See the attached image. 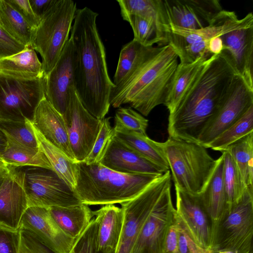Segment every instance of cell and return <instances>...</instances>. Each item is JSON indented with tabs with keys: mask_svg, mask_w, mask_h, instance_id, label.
Returning a JSON list of instances; mask_svg holds the SVG:
<instances>
[{
	"mask_svg": "<svg viewBox=\"0 0 253 253\" xmlns=\"http://www.w3.org/2000/svg\"><path fill=\"white\" fill-rule=\"evenodd\" d=\"M98 15L86 6L77 9L70 38L76 55V91L86 110L102 120L109 110L115 85L108 74L105 48L97 27Z\"/></svg>",
	"mask_w": 253,
	"mask_h": 253,
	"instance_id": "cell-1",
	"label": "cell"
},
{
	"mask_svg": "<svg viewBox=\"0 0 253 253\" xmlns=\"http://www.w3.org/2000/svg\"><path fill=\"white\" fill-rule=\"evenodd\" d=\"M236 74L224 52L212 55L174 110L169 113V137L197 143Z\"/></svg>",
	"mask_w": 253,
	"mask_h": 253,
	"instance_id": "cell-2",
	"label": "cell"
},
{
	"mask_svg": "<svg viewBox=\"0 0 253 253\" xmlns=\"http://www.w3.org/2000/svg\"><path fill=\"white\" fill-rule=\"evenodd\" d=\"M178 59L169 44L159 46L127 80L112 88L110 105L119 108L127 104L147 116L157 106L164 105Z\"/></svg>",
	"mask_w": 253,
	"mask_h": 253,
	"instance_id": "cell-3",
	"label": "cell"
},
{
	"mask_svg": "<svg viewBox=\"0 0 253 253\" xmlns=\"http://www.w3.org/2000/svg\"><path fill=\"white\" fill-rule=\"evenodd\" d=\"M76 163L74 190L82 203L88 206L121 204L128 201L163 175L126 174L113 170L99 163Z\"/></svg>",
	"mask_w": 253,
	"mask_h": 253,
	"instance_id": "cell-4",
	"label": "cell"
},
{
	"mask_svg": "<svg viewBox=\"0 0 253 253\" xmlns=\"http://www.w3.org/2000/svg\"><path fill=\"white\" fill-rule=\"evenodd\" d=\"M161 145L175 188L193 195L200 194L214 170L216 160L198 143L169 137Z\"/></svg>",
	"mask_w": 253,
	"mask_h": 253,
	"instance_id": "cell-5",
	"label": "cell"
},
{
	"mask_svg": "<svg viewBox=\"0 0 253 253\" xmlns=\"http://www.w3.org/2000/svg\"><path fill=\"white\" fill-rule=\"evenodd\" d=\"M77 9L72 0H57L33 30L30 46L42 57L44 76L53 68L70 38Z\"/></svg>",
	"mask_w": 253,
	"mask_h": 253,
	"instance_id": "cell-6",
	"label": "cell"
},
{
	"mask_svg": "<svg viewBox=\"0 0 253 253\" xmlns=\"http://www.w3.org/2000/svg\"><path fill=\"white\" fill-rule=\"evenodd\" d=\"M234 11L222 10L208 26L197 30L187 29L169 24L168 44L177 54L180 64H190L211 55L208 46L213 38L236 28L243 21Z\"/></svg>",
	"mask_w": 253,
	"mask_h": 253,
	"instance_id": "cell-7",
	"label": "cell"
},
{
	"mask_svg": "<svg viewBox=\"0 0 253 253\" xmlns=\"http://www.w3.org/2000/svg\"><path fill=\"white\" fill-rule=\"evenodd\" d=\"M253 235V186H249L215 229L212 252L252 253Z\"/></svg>",
	"mask_w": 253,
	"mask_h": 253,
	"instance_id": "cell-8",
	"label": "cell"
},
{
	"mask_svg": "<svg viewBox=\"0 0 253 253\" xmlns=\"http://www.w3.org/2000/svg\"><path fill=\"white\" fill-rule=\"evenodd\" d=\"M23 186L29 207H69L82 204L74 189L52 169L29 167L23 169Z\"/></svg>",
	"mask_w": 253,
	"mask_h": 253,
	"instance_id": "cell-9",
	"label": "cell"
},
{
	"mask_svg": "<svg viewBox=\"0 0 253 253\" xmlns=\"http://www.w3.org/2000/svg\"><path fill=\"white\" fill-rule=\"evenodd\" d=\"M44 98L43 77L25 80L0 75V120L32 122Z\"/></svg>",
	"mask_w": 253,
	"mask_h": 253,
	"instance_id": "cell-10",
	"label": "cell"
},
{
	"mask_svg": "<svg viewBox=\"0 0 253 253\" xmlns=\"http://www.w3.org/2000/svg\"><path fill=\"white\" fill-rule=\"evenodd\" d=\"M171 176L170 170H168L134 198L121 204L124 221L116 253H129L149 214L165 191L171 186Z\"/></svg>",
	"mask_w": 253,
	"mask_h": 253,
	"instance_id": "cell-11",
	"label": "cell"
},
{
	"mask_svg": "<svg viewBox=\"0 0 253 253\" xmlns=\"http://www.w3.org/2000/svg\"><path fill=\"white\" fill-rule=\"evenodd\" d=\"M253 106V90L240 76H234L216 113L199 136L197 143L205 147L240 119Z\"/></svg>",
	"mask_w": 253,
	"mask_h": 253,
	"instance_id": "cell-12",
	"label": "cell"
},
{
	"mask_svg": "<svg viewBox=\"0 0 253 253\" xmlns=\"http://www.w3.org/2000/svg\"><path fill=\"white\" fill-rule=\"evenodd\" d=\"M63 117L75 163L83 162L92 148L102 120L97 119L86 110L75 86L70 89L69 102Z\"/></svg>",
	"mask_w": 253,
	"mask_h": 253,
	"instance_id": "cell-13",
	"label": "cell"
},
{
	"mask_svg": "<svg viewBox=\"0 0 253 253\" xmlns=\"http://www.w3.org/2000/svg\"><path fill=\"white\" fill-rule=\"evenodd\" d=\"M170 190L171 186L165 191L159 199L129 253H164L167 235L174 221L176 212Z\"/></svg>",
	"mask_w": 253,
	"mask_h": 253,
	"instance_id": "cell-14",
	"label": "cell"
},
{
	"mask_svg": "<svg viewBox=\"0 0 253 253\" xmlns=\"http://www.w3.org/2000/svg\"><path fill=\"white\" fill-rule=\"evenodd\" d=\"M175 189L177 219L196 244L212 252V222L199 194L193 195L177 188Z\"/></svg>",
	"mask_w": 253,
	"mask_h": 253,
	"instance_id": "cell-15",
	"label": "cell"
},
{
	"mask_svg": "<svg viewBox=\"0 0 253 253\" xmlns=\"http://www.w3.org/2000/svg\"><path fill=\"white\" fill-rule=\"evenodd\" d=\"M76 51L70 37L56 63L43 77L45 97L62 116L68 107L70 89L75 86Z\"/></svg>",
	"mask_w": 253,
	"mask_h": 253,
	"instance_id": "cell-16",
	"label": "cell"
},
{
	"mask_svg": "<svg viewBox=\"0 0 253 253\" xmlns=\"http://www.w3.org/2000/svg\"><path fill=\"white\" fill-rule=\"evenodd\" d=\"M241 24L222 34L223 50L237 74L253 90V14H247Z\"/></svg>",
	"mask_w": 253,
	"mask_h": 253,
	"instance_id": "cell-17",
	"label": "cell"
},
{
	"mask_svg": "<svg viewBox=\"0 0 253 253\" xmlns=\"http://www.w3.org/2000/svg\"><path fill=\"white\" fill-rule=\"evenodd\" d=\"M20 228L33 233L54 253H72L76 239L63 232L48 208L28 207L22 217Z\"/></svg>",
	"mask_w": 253,
	"mask_h": 253,
	"instance_id": "cell-18",
	"label": "cell"
},
{
	"mask_svg": "<svg viewBox=\"0 0 253 253\" xmlns=\"http://www.w3.org/2000/svg\"><path fill=\"white\" fill-rule=\"evenodd\" d=\"M169 24L191 30L209 26L223 9L217 0H164Z\"/></svg>",
	"mask_w": 253,
	"mask_h": 253,
	"instance_id": "cell-19",
	"label": "cell"
},
{
	"mask_svg": "<svg viewBox=\"0 0 253 253\" xmlns=\"http://www.w3.org/2000/svg\"><path fill=\"white\" fill-rule=\"evenodd\" d=\"M10 166L9 174L0 187V225L19 229L29 207L23 186V169Z\"/></svg>",
	"mask_w": 253,
	"mask_h": 253,
	"instance_id": "cell-20",
	"label": "cell"
},
{
	"mask_svg": "<svg viewBox=\"0 0 253 253\" xmlns=\"http://www.w3.org/2000/svg\"><path fill=\"white\" fill-rule=\"evenodd\" d=\"M99 163L113 170L126 174L162 175L168 171L132 150L114 135L108 143Z\"/></svg>",
	"mask_w": 253,
	"mask_h": 253,
	"instance_id": "cell-21",
	"label": "cell"
},
{
	"mask_svg": "<svg viewBox=\"0 0 253 253\" xmlns=\"http://www.w3.org/2000/svg\"><path fill=\"white\" fill-rule=\"evenodd\" d=\"M32 123L46 140L61 150L75 163L63 117L45 97L38 105Z\"/></svg>",
	"mask_w": 253,
	"mask_h": 253,
	"instance_id": "cell-22",
	"label": "cell"
},
{
	"mask_svg": "<svg viewBox=\"0 0 253 253\" xmlns=\"http://www.w3.org/2000/svg\"><path fill=\"white\" fill-rule=\"evenodd\" d=\"M96 223V247L98 253H116L122 231L121 208L106 205L92 211Z\"/></svg>",
	"mask_w": 253,
	"mask_h": 253,
	"instance_id": "cell-23",
	"label": "cell"
},
{
	"mask_svg": "<svg viewBox=\"0 0 253 253\" xmlns=\"http://www.w3.org/2000/svg\"><path fill=\"white\" fill-rule=\"evenodd\" d=\"M223 157L216 160L214 170L202 192L199 194L211 220L214 232L228 212L227 196L224 184Z\"/></svg>",
	"mask_w": 253,
	"mask_h": 253,
	"instance_id": "cell-24",
	"label": "cell"
},
{
	"mask_svg": "<svg viewBox=\"0 0 253 253\" xmlns=\"http://www.w3.org/2000/svg\"><path fill=\"white\" fill-rule=\"evenodd\" d=\"M0 75L25 80L44 76L42 63L36 51L29 46L17 53L0 58Z\"/></svg>",
	"mask_w": 253,
	"mask_h": 253,
	"instance_id": "cell-25",
	"label": "cell"
},
{
	"mask_svg": "<svg viewBox=\"0 0 253 253\" xmlns=\"http://www.w3.org/2000/svg\"><path fill=\"white\" fill-rule=\"evenodd\" d=\"M55 222L68 236L76 239L94 217L92 211L84 204L69 207L48 208Z\"/></svg>",
	"mask_w": 253,
	"mask_h": 253,
	"instance_id": "cell-26",
	"label": "cell"
},
{
	"mask_svg": "<svg viewBox=\"0 0 253 253\" xmlns=\"http://www.w3.org/2000/svg\"><path fill=\"white\" fill-rule=\"evenodd\" d=\"M211 58H202L190 64H178L164 103L169 113L174 110Z\"/></svg>",
	"mask_w": 253,
	"mask_h": 253,
	"instance_id": "cell-27",
	"label": "cell"
},
{
	"mask_svg": "<svg viewBox=\"0 0 253 253\" xmlns=\"http://www.w3.org/2000/svg\"><path fill=\"white\" fill-rule=\"evenodd\" d=\"M145 46L133 39L124 45L120 52L113 83L117 86L127 80L140 65L158 49Z\"/></svg>",
	"mask_w": 253,
	"mask_h": 253,
	"instance_id": "cell-28",
	"label": "cell"
},
{
	"mask_svg": "<svg viewBox=\"0 0 253 253\" xmlns=\"http://www.w3.org/2000/svg\"><path fill=\"white\" fill-rule=\"evenodd\" d=\"M121 16L136 15L153 21L167 40L169 23L164 0H118Z\"/></svg>",
	"mask_w": 253,
	"mask_h": 253,
	"instance_id": "cell-29",
	"label": "cell"
},
{
	"mask_svg": "<svg viewBox=\"0 0 253 253\" xmlns=\"http://www.w3.org/2000/svg\"><path fill=\"white\" fill-rule=\"evenodd\" d=\"M114 131V136L129 148L166 170H169L161 142L150 139L147 134L125 130Z\"/></svg>",
	"mask_w": 253,
	"mask_h": 253,
	"instance_id": "cell-30",
	"label": "cell"
},
{
	"mask_svg": "<svg viewBox=\"0 0 253 253\" xmlns=\"http://www.w3.org/2000/svg\"><path fill=\"white\" fill-rule=\"evenodd\" d=\"M33 126L39 146L47 158L53 170L74 189L76 184L77 163L46 140Z\"/></svg>",
	"mask_w": 253,
	"mask_h": 253,
	"instance_id": "cell-31",
	"label": "cell"
},
{
	"mask_svg": "<svg viewBox=\"0 0 253 253\" xmlns=\"http://www.w3.org/2000/svg\"><path fill=\"white\" fill-rule=\"evenodd\" d=\"M2 160L7 165L14 167H39L52 169L47 158L39 146L38 148H33L9 140H8Z\"/></svg>",
	"mask_w": 253,
	"mask_h": 253,
	"instance_id": "cell-32",
	"label": "cell"
},
{
	"mask_svg": "<svg viewBox=\"0 0 253 253\" xmlns=\"http://www.w3.org/2000/svg\"><path fill=\"white\" fill-rule=\"evenodd\" d=\"M0 26L16 41L30 46L33 29L6 0H0Z\"/></svg>",
	"mask_w": 253,
	"mask_h": 253,
	"instance_id": "cell-33",
	"label": "cell"
},
{
	"mask_svg": "<svg viewBox=\"0 0 253 253\" xmlns=\"http://www.w3.org/2000/svg\"><path fill=\"white\" fill-rule=\"evenodd\" d=\"M226 150L231 154L245 187L253 186V132L232 143Z\"/></svg>",
	"mask_w": 253,
	"mask_h": 253,
	"instance_id": "cell-34",
	"label": "cell"
},
{
	"mask_svg": "<svg viewBox=\"0 0 253 253\" xmlns=\"http://www.w3.org/2000/svg\"><path fill=\"white\" fill-rule=\"evenodd\" d=\"M253 132V106L237 122L204 147L222 152L239 139Z\"/></svg>",
	"mask_w": 253,
	"mask_h": 253,
	"instance_id": "cell-35",
	"label": "cell"
},
{
	"mask_svg": "<svg viewBox=\"0 0 253 253\" xmlns=\"http://www.w3.org/2000/svg\"><path fill=\"white\" fill-rule=\"evenodd\" d=\"M130 24L134 35L133 39L145 46H159L168 44L167 40L152 20L136 15L122 16Z\"/></svg>",
	"mask_w": 253,
	"mask_h": 253,
	"instance_id": "cell-36",
	"label": "cell"
},
{
	"mask_svg": "<svg viewBox=\"0 0 253 253\" xmlns=\"http://www.w3.org/2000/svg\"><path fill=\"white\" fill-rule=\"evenodd\" d=\"M221 152L223 157V177L229 211L240 201L246 188L230 152L226 150Z\"/></svg>",
	"mask_w": 253,
	"mask_h": 253,
	"instance_id": "cell-37",
	"label": "cell"
},
{
	"mask_svg": "<svg viewBox=\"0 0 253 253\" xmlns=\"http://www.w3.org/2000/svg\"><path fill=\"white\" fill-rule=\"evenodd\" d=\"M0 129L8 140L18 144L33 148L39 147L32 122L0 120Z\"/></svg>",
	"mask_w": 253,
	"mask_h": 253,
	"instance_id": "cell-38",
	"label": "cell"
},
{
	"mask_svg": "<svg viewBox=\"0 0 253 253\" xmlns=\"http://www.w3.org/2000/svg\"><path fill=\"white\" fill-rule=\"evenodd\" d=\"M114 120V130L146 134L148 120L131 108L119 107L116 111Z\"/></svg>",
	"mask_w": 253,
	"mask_h": 253,
	"instance_id": "cell-39",
	"label": "cell"
},
{
	"mask_svg": "<svg viewBox=\"0 0 253 253\" xmlns=\"http://www.w3.org/2000/svg\"><path fill=\"white\" fill-rule=\"evenodd\" d=\"M109 120L110 118H104L102 120L100 130L92 148L82 162L87 165L99 162L108 143L114 135V128L111 126Z\"/></svg>",
	"mask_w": 253,
	"mask_h": 253,
	"instance_id": "cell-40",
	"label": "cell"
},
{
	"mask_svg": "<svg viewBox=\"0 0 253 253\" xmlns=\"http://www.w3.org/2000/svg\"><path fill=\"white\" fill-rule=\"evenodd\" d=\"M72 253H98L96 247V223L94 217L76 239Z\"/></svg>",
	"mask_w": 253,
	"mask_h": 253,
	"instance_id": "cell-41",
	"label": "cell"
},
{
	"mask_svg": "<svg viewBox=\"0 0 253 253\" xmlns=\"http://www.w3.org/2000/svg\"><path fill=\"white\" fill-rule=\"evenodd\" d=\"M18 253H54L36 236L24 228H19Z\"/></svg>",
	"mask_w": 253,
	"mask_h": 253,
	"instance_id": "cell-42",
	"label": "cell"
},
{
	"mask_svg": "<svg viewBox=\"0 0 253 253\" xmlns=\"http://www.w3.org/2000/svg\"><path fill=\"white\" fill-rule=\"evenodd\" d=\"M19 243V229L0 225V253H18Z\"/></svg>",
	"mask_w": 253,
	"mask_h": 253,
	"instance_id": "cell-43",
	"label": "cell"
},
{
	"mask_svg": "<svg viewBox=\"0 0 253 253\" xmlns=\"http://www.w3.org/2000/svg\"><path fill=\"white\" fill-rule=\"evenodd\" d=\"M25 47L11 37L0 26V58L17 53Z\"/></svg>",
	"mask_w": 253,
	"mask_h": 253,
	"instance_id": "cell-44",
	"label": "cell"
},
{
	"mask_svg": "<svg viewBox=\"0 0 253 253\" xmlns=\"http://www.w3.org/2000/svg\"><path fill=\"white\" fill-rule=\"evenodd\" d=\"M18 12L33 29L39 25L40 20L35 15L29 0H6Z\"/></svg>",
	"mask_w": 253,
	"mask_h": 253,
	"instance_id": "cell-45",
	"label": "cell"
},
{
	"mask_svg": "<svg viewBox=\"0 0 253 253\" xmlns=\"http://www.w3.org/2000/svg\"><path fill=\"white\" fill-rule=\"evenodd\" d=\"M57 1V0H30L29 2L33 12L40 21Z\"/></svg>",
	"mask_w": 253,
	"mask_h": 253,
	"instance_id": "cell-46",
	"label": "cell"
},
{
	"mask_svg": "<svg viewBox=\"0 0 253 253\" xmlns=\"http://www.w3.org/2000/svg\"><path fill=\"white\" fill-rule=\"evenodd\" d=\"M220 36L212 38L209 42L208 50L211 55L219 54L223 50L222 41Z\"/></svg>",
	"mask_w": 253,
	"mask_h": 253,
	"instance_id": "cell-47",
	"label": "cell"
},
{
	"mask_svg": "<svg viewBox=\"0 0 253 253\" xmlns=\"http://www.w3.org/2000/svg\"><path fill=\"white\" fill-rule=\"evenodd\" d=\"M8 143L6 136L0 129V160H2V157L5 151Z\"/></svg>",
	"mask_w": 253,
	"mask_h": 253,
	"instance_id": "cell-48",
	"label": "cell"
},
{
	"mask_svg": "<svg viewBox=\"0 0 253 253\" xmlns=\"http://www.w3.org/2000/svg\"><path fill=\"white\" fill-rule=\"evenodd\" d=\"M10 170V166L0 160V178L6 177L9 174Z\"/></svg>",
	"mask_w": 253,
	"mask_h": 253,
	"instance_id": "cell-49",
	"label": "cell"
},
{
	"mask_svg": "<svg viewBox=\"0 0 253 253\" xmlns=\"http://www.w3.org/2000/svg\"><path fill=\"white\" fill-rule=\"evenodd\" d=\"M216 253H232L230 251H224L219 252H217Z\"/></svg>",
	"mask_w": 253,
	"mask_h": 253,
	"instance_id": "cell-50",
	"label": "cell"
},
{
	"mask_svg": "<svg viewBox=\"0 0 253 253\" xmlns=\"http://www.w3.org/2000/svg\"><path fill=\"white\" fill-rule=\"evenodd\" d=\"M5 177H0V187L1 186V185L2 184L3 181V180L4 179Z\"/></svg>",
	"mask_w": 253,
	"mask_h": 253,
	"instance_id": "cell-51",
	"label": "cell"
}]
</instances>
